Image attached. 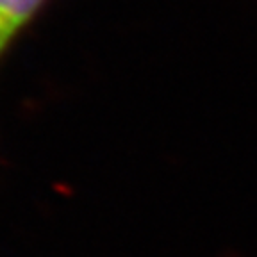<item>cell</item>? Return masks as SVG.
<instances>
[{
	"instance_id": "1",
	"label": "cell",
	"mask_w": 257,
	"mask_h": 257,
	"mask_svg": "<svg viewBox=\"0 0 257 257\" xmlns=\"http://www.w3.org/2000/svg\"><path fill=\"white\" fill-rule=\"evenodd\" d=\"M47 0H0V59Z\"/></svg>"
}]
</instances>
